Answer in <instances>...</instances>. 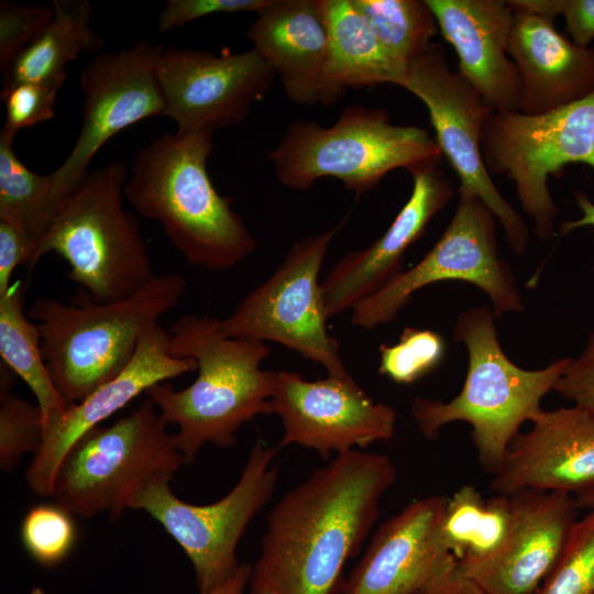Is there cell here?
Returning a JSON list of instances; mask_svg holds the SVG:
<instances>
[{
	"label": "cell",
	"mask_w": 594,
	"mask_h": 594,
	"mask_svg": "<svg viewBox=\"0 0 594 594\" xmlns=\"http://www.w3.org/2000/svg\"><path fill=\"white\" fill-rule=\"evenodd\" d=\"M168 332L170 355L195 360L197 377L180 391L158 383L145 394L161 419L178 428V449L190 464L206 443L229 448L245 422L272 414L276 372L262 369L264 342L224 336L217 317L186 314Z\"/></svg>",
	"instance_id": "3957f363"
},
{
	"label": "cell",
	"mask_w": 594,
	"mask_h": 594,
	"mask_svg": "<svg viewBox=\"0 0 594 594\" xmlns=\"http://www.w3.org/2000/svg\"><path fill=\"white\" fill-rule=\"evenodd\" d=\"M14 372L0 363V468L14 470L21 458L35 454L43 441V415L37 405L12 392Z\"/></svg>",
	"instance_id": "4dcf8cb0"
},
{
	"label": "cell",
	"mask_w": 594,
	"mask_h": 594,
	"mask_svg": "<svg viewBox=\"0 0 594 594\" xmlns=\"http://www.w3.org/2000/svg\"><path fill=\"white\" fill-rule=\"evenodd\" d=\"M480 147L488 173L515 184L534 234L548 240L554 235L558 213L549 177L570 164L594 169V94L542 114L494 111L483 128Z\"/></svg>",
	"instance_id": "9c48e42d"
},
{
	"label": "cell",
	"mask_w": 594,
	"mask_h": 594,
	"mask_svg": "<svg viewBox=\"0 0 594 594\" xmlns=\"http://www.w3.org/2000/svg\"><path fill=\"white\" fill-rule=\"evenodd\" d=\"M328 25L326 106L339 101L348 88L399 86L407 67L382 47L351 0H322Z\"/></svg>",
	"instance_id": "d4e9b609"
},
{
	"label": "cell",
	"mask_w": 594,
	"mask_h": 594,
	"mask_svg": "<svg viewBox=\"0 0 594 594\" xmlns=\"http://www.w3.org/2000/svg\"><path fill=\"white\" fill-rule=\"evenodd\" d=\"M413 190L387 230L363 250L344 254L321 283L328 318L376 294L404 270V254L453 195L438 164L410 172Z\"/></svg>",
	"instance_id": "44dd1931"
},
{
	"label": "cell",
	"mask_w": 594,
	"mask_h": 594,
	"mask_svg": "<svg viewBox=\"0 0 594 594\" xmlns=\"http://www.w3.org/2000/svg\"><path fill=\"white\" fill-rule=\"evenodd\" d=\"M510 521L508 495L485 498L475 486L464 484L447 498L441 531L458 565L463 566L492 556L504 541Z\"/></svg>",
	"instance_id": "4316f807"
},
{
	"label": "cell",
	"mask_w": 594,
	"mask_h": 594,
	"mask_svg": "<svg viewBox=\"0 0 594 594\" xmlns=\"http://www.w3.org/2000/svg\"><path fill=\"white\" fill-rule=\"evenodd\" d=\"M509 444L491 490L572 496L594 488V415L580 406L542 410Z\"/></svg>",
	"instance_id": "d6986e66"
},
{
	"label": "cell",
	"mask_w": 594,
	"mask_h": 594,
	"mask_svg": "<svg viewBox=\"0 0 594 594\" xmlns=\"http://www.w3.org/2000/svg\"><path fill=\"white\" fill-rule=\"evenodd\" d=\"M494 318L487 306L458 316L453 339L469 355L461 392L449 402L416 397L411 404L413 419L429 440H436L448 424L468 422L479 462L493 475L521 425L543 410L541 399L554 391L572 359H557L540 370L519 367L503 351Z\"/></svg>",
	"instance_id": "277c9868"
},
{
	"label": "cell",
	"mask_w": 594,
	"mask_h": 594,
	"mask_svg": "<svg viewBox=\"0 0 594 594\" xmlns=\"http://www.w3.org/2000/svg\"><path fill=\"white\" fill-rule=\"evenodd\" d=\"M395 480L387 455L360 450L314 471L270 510L250 585L273 594H336Z\"/></svg>",
	"instance_id": "6da1fadb"
},
{
	"label": "cell",
	"mask_w": 594,
	"mask_h": 594,
	"mask_svg": "<svg viewBox=\"0 0 594 594\" xmlns=\"http://www.w3.org/2000/svg\"><path fill=\"white\" fill-rule=\"evenodd\" d=\"M127 178L120 161L90 170L35 254L34 265L48 253L63 257L69 279L99 302L127 298L156 277L138 220L123 207Z\"/></svg>",
	"instance_id": "8992f818"
},
{
	"label": "cell",
	"mask_w": 594,
	"mask_h": 594,
	"mask_svg": "<svg viewBox=\"0 0 594 594\" xmlns=\"http://www.w3.org/2000/svg\"><path fill=\"white\" fill-rule=\"evenodd\" d=\"M13 140L0 133V220L20 228L38 245L65 198L55 191L51 174L38 175L19 160Z\"/></svg>",
	"instance_id": "f1b7e54d"
},
{
	"label": "cell",
	"mask_w": 594,
	"mask_h": 594,
	"mask_svg": "<svg viewBox=\"0 0 594 594\" xmlns=\"http://www.w3.org/2000/svg\"><path fill=\"white\" fill-rule=\"evenodd\" d=\"M156 409L146 398L128 416L82 436L58 468L55 504L86 518L107 513L120 519L148 481L173 476L185 462L176 433L167 431Z\"/></svg>",
	"instance_id": "ba28073f"
},
{
	"label": "cell",
	"mask_w": 594,
	"mask_h": 594,
	"mask_svg": "<svg viewBox=\"0 0 594 594\" xmlns=\"http://www.w3.org/2000/svg\"><path fill=\"white\" fill-rule=\"evenodd\" d=\"M252 568L248 562L240 563L237 570L217 587L199 594H243L250 583Z\"/></svg>",
	"instance_id": "b9f144b4"
},
{
	"label": "cell",
	"mask_w": 594,
	"mask_h": 594,
	"mask_svg": "<svg viewBox=\"0 0 594 594\" xmlns=\"http://www.w3.org/2000/svg\"><path fill=\"white\" fill-rule=\"evenodd\" d=\"M268 157L277 179L290 189L307 190L319 178L334 177L362 195L389 172L438 164L442 153L426 129L392 124L385 109L354 105L330 127L292 122Z\"/></svg>",
	"instance_id": "52a82bcc"
},
{
	"label": "cell",
	"mask_w": 594,
	"mask_h": 594,
	"mask_svg": "<svg viewBox=\"0 0 594 594\" xmlns=\"http://www.w3.org/2000/svg\"><path fill=\"white\" fill-rule=\"evenodd\" d=\"M53 8L54 19L47 30L2 74L3 88L23 81H65L69 62L103 46L90 25L92 9L87 0H54Z\"/></svg>",
	"instance_id": "484cf974"
},
{
	"label": "cell",
	"mask_w": 594,
	"mask_h": 594,
	"mask_svg": "<svg viewBox=\"0 0 594 594\" xmlns=\"http://www.w3.org/2000/svg\"><path fill=\"white\" fill-rule=\"evenodd\" d=\"M447 345L433 330L407 327L395 344L380 346L378 373L397 384H413L444 359Z\"/></svg>",
	"instance_id": "1f68e13d"
},
{
	"label": "cell",
	"mask_w": 594,
	"mask_h": 594,
	"mask_svg": "<svg viewBox=\"0 0 594 594\" xmlns=\"http://www.w3.org/2000/svg\"><path fill=\"white\" fill-rule=\"evenodd\" d=\"M278 450L257 439L235 486L211 504L178 498L169 487V475L153 477L134 496L130 509L146 512L184 550L199 593L217 587L239 566L238 543L275 491L278 472L273 461Z\"/></svg>",
	"instance_id": "30bf717a"
},
{
	"label": "cell",
	"mask_w": 594,
	"mask_h": 594,
	"mask_svg": "<svg viewBox=\"0 0 594 594\" xmlns=\"http://www.w3.org/2000/svg\"><path fill=\"white\" fill-rule=\"evenodd\" d=\"M212 134L210 129L177 130L139 147L124 198L140 216L162 226L187 264L229 271L250 256L256 240L209 177Z\"/></svg>",
	"instance_id": "7a4b0ae2"
},
{
	"label": "cell",
	"mask_w": 594,
	"mask_h": 594,
	"mask_svg": "<svg viewBox=\"0 0 594 594\" xmlns=\"http://www.w3.org/2000/svg\"><path fill=\"white\" fill-rule=\"evenodd\" d=\"M385 52L408 63L432 43L437 20L426 0H351Z\"/></svg>",
	"instance_id": "f546056e"
},
{
	"label": "cell",
	"mask_w": 594,
	"mask_h": 594,
	"mask_svg": "<svg viewBox=\"0 0 594 594\" xmlns=\"http://www.w3.org/2000/svg\"><path fill=\"white\" fill-rule=\"evenodd\" d=\"M165 46L139 41L90 61L80 75L82 120L66 160L51 173L55 191L66 198L88 175L89 164L114 134L150 117L164 116L157 65Z\"/></svg>",
	"instance_id": "5bb4252c"
},
{
	"label": "cell",
	"mask_w": 594,
	"mask_h": 594,
	"mask_svg": "<svg viewBox=\"0 0 594 594\" xmlns=\"http://www.w3.org/2000/svg\"><path fill=\"white\" fill-rule=\"evenodd\" d=\"M270 0H169L158 15V31L166 33L196 19L237 12H258Z\"/></svg>",
	"instance_id": "74e56055"
},
{
	"label": "cell",
	"mask_w": 594,
	"mask_h": 594,
	"mask_svg": "<svg viewBox=\"0 0 594 594\" xmlns=\"http://www.w3.org/2000/svg\"><path fill=\"white\" fill-rule=\"evenodd\" d=\"M343 223L293 244L274 273L252 289L233 312L219 319L230 338L273 341L319 363L328 375L351 377L336 339L319 284V272L332 239Z\"/></svg>",
	"instance_id": "8fae6325"
},
{
	"label": "cell",
	"mask_w": 594,
	"mask_h": 594,
	"mask_svg": "<svg viewBox=\"0 0 594 594\" xmlns=\"http://www.w3.org/2000/svg\"><path fill=\"white\" fill-rule=\"evenodd\" d=\"M271 407L283 426L278 449L298 444L324 460L388 440L397 424V410L375 403L352 376L307 381L276 372Z\"/></svg>",
	"instance_id": "2e32d148"
},
{
	"label": "cell",
	"mask_w": 594,
	"mask_h": 594,
	"mask_svg": "<svg viewBox=\"0 0 594 594\" xmlns=\"http://www.w3.org/2000/svg\"><path fill=\"white\" fill-rule=\"evenodd\" d=\"M36 243L20 228L0 220V295L11 287L15 268L26 264L29 271L35 265Z\"/></svg>",
	"instance_id": "ab89813d"
},
{
	"label": "cell",
	"mask_w": 594,
	"mask_h": 594,
	"mask_svg": "<svg viewBox=\"0 0 594 594\" xmlns=\"http://www.w3.org/2000/svg\"><path fill=\"white\" fill-rule=\"evenodd\" d=\"M73 516L58 504H41L29 509L21 524V540L33 560L54 566L69 556L77 538Z\"/></svg>",
	"instance_id": "d6a6232c"
},
{
	"label": "cell",
	"mask_w": 594,
	"mask_h": 594,
	"mask_svg": "<svg viewBox=\"0 0 594 594\" xmlns=\"http://www.w3.org/2000/svg\"><path fill=\"white\" fill-rule=\"evenodd\" d=\"M421 594V593H420Z\"/></svg>",
	"instance_id": "bcb514c9"
},
{
	"label": "cell",
	"mask_w": 594,
	"mask_h": 594,
	"mask_svg": "<svg viewBox=\"0 0 594 594\" xmlns=\"http://www.w3.org/2000/svg\"><path fill=\"white\" fill-rule=\"evenodd\" d=\"M186 290L179 274L156 275L133 295L99 302L81 292L72 304L37 297L28 310L38 328L41 351L53 384L70 406L120 374L142 333L173 308Z\"/></svg>",
	"instance_id": "5b68a950"
},
{
	"label": "cell",
	"mask_w": 594,
	"mask_h": 594,
	"mask_svg": "<svg viewBox=\"0 0 594 594\" xmlns=\"http://www.w3.org/2000/svg\"><path fill=\"white\" fill-rule=\"evenodd\" d=\"M246 35L301 106L326 105L328 25L322 0H270Z\"/></svg>",
	"instance_id": "cb8c5ba5"
},
{
	"label": "cell",
	"mask_w": 594,
	"mask_h": 594,
	"mask_svg": "<svg viewBox=\"0 0 594 594\" xmlns=\"http://www.w3.org/2000/svg\"><path fill=\"white\" fill-rule=\"evenodd\" d=\"M21 282L0 295L1 362L20 376L34 394L45 424L63 414L68 405L55 388L41 351L40 331L24 312Z\"/></svg>",
	"instance_id": "83f0119b"
},
{
	"label": "cell",
	"mask_w": 594,
	"mask_h": 594,
	"mask_svg": "<svg viewBox=\"0 0 594 594\" xmlns=\"http://www.w3.org/2000/svg\"><path fill=\"white\" fill-rule=\"evenodd\" d=\"M399 87L426 106L435 140L460 180L458 194L482 200L501 222L514 253L525 254L529 228L498 191L481 153V134L494 110L450 67L444 47L436 42L408 63Z\"/></svg>",
	"instance_id": "4fadbf2b"
},
{
	"label": "cell",
	"mask_w": 594,
	"mask_h": 594,
	"mask_svg": "<svg viewBox=\"0 0 594 594\" xmlns=\"http://www.w3.org/2000/svg\"><path fill=\"white\" fill-rule=\"evenodd\" d=\"M195 370V360L170 355L168 331L158 323L150 326L120 374L44 424L42 444L25 472L30 490L51 497L63 459L82 436L152 386Z\"/></svg>",
	"instance_id": "e0dca14e"
},
{
	"label": "cell",
	"mask_w": 594,
	"mask_h": 594,
	"mask_svg": "<svg viewBox=\"0 0 594 594\" xmlns=\"http://www.w3.org/2000/svg\"><path fill=\"white\" fill-rule=\"evenodd\" d=\"M554 392L594 415V332L590 334L580 355L571 359Z\"/></svg>",
	"instance_id": "f35d334b"
},
{
	"label": "cell",
	"mask_w": 594,
	"mask_h": 594,
	"mask_svg": "<svg viewBox=\"0 0 594 594\" xmlns=\"http://www.w3.org/2000/svg\"><path fill=\"white\" fill-rule=\"evenodd\" d=\"M421 594H492L472 578L463 573L458 564L438 576Z\"/></svg>",
	"instance_id": "60d3db41"
},
{
	"label": "cell",
	"mask_w": 594,
	"mask_h": 594,
	"mask_svg": "<svg viewBox=\"0 0 594 594\" xmlns=\"http://www.w3.org/2000/svg\"><path fill=\"white\" fill-rule=\"evenodd\" d=\"M579 509H594V488L573 496Z\"/></svg>",
	"instance_id": "ee69618b"
},
{
	"label": "cell",
	"mask_w": 594,
	"mask_h": 594,
	"mask_svg": "<svg viewBox=\"0 0 594 594\" xmlns=\"http://www.w3.org/2000/svg\"><path fill=\"white\" fill-rule=\"evenodd\" d=\"M535 594H594V509L576 520L558 562Z\"/></svg>",
	"instance_id": "836d02e7"
},
{
	"label": "cell",
	"mask_w": 594,
	"mask_h": 594,
	"mask_svg": "<svg viewBox=\"0 0 594 594\" xmlns=\"http://www.w3.org/2000/svg\"><path fill=\"white\" fill-rule=\"evenodd\" d=\"M65 81H23L1 90L6 121L1 134L14 139L22 129L51 120L57 92Z\"/></svg>",
	"instance_id": "e575fe53"
},
{
	"label": "cell",
	"mask_w": 594,
	"mask_h": 594,
	"mask_svg": "<svg viewBox=\"0 0 594 594\" xmlns=\"http://www.w3.org/2000/svg\"><path fill=\"white\" fill-rule=\"evenodd\" d=\"M458 73L494 111H515L520 76L508 55L515 11L504 0H426Z\"/></svg>",
	"instance_id": "7402d4cb"
},
{
	"label": "cell",
	"mask_w": 594,
	"mask_h": 594,
	"mask_svg": "<svg viewBox=\"0 0 594 594\" xmlns=\"http://www.w3.org/2000/svg\"><path fill=\"white\" fill-rule=\"evenodd\" d=\"M554 20L515 11L508 55L520 76L516 111L536 116L594 94V46L565 37Z\"/></svg>",
	"instance_id": "603a6c76"
},
{
	"label": "cell",
	"mask_w": 594,
	"mask_h": 594,
	"mask_svg": "<svg viewBox=\"0 0 594 594\" xmlns=\"http://www.w3.org/2000/svg\"><path fill=\"white\" fill-rule=\"evenodd\" d=\"M275 73L254 50L216 54L208 50L165 47L157 78L165 117L178 131L224 129L244 121L270 90Z\"/></svg>",
	"instance_id": "9a60e30c"
},
{
	"label": "cell",
	"mask_w": 594,
	"mask_h": 594,
	"mask_svg": "<svg viewBox=\"0 0 594 594\" xmlns=\"http://www.w3.org/2000/svg\"><path fill=\"white\" fill-rule=\"evenodd\" d=\"M512 521L488 558L459 569L492 594H535L558 562L576 522L572 495L524 491L508 495Z\"/></svg>",
	"instance_id": "ffe728a7"
},
{
	"label": "cell",
	"mask_w": 594,
	"mask_h": 594,
	"mask_svg": "<svg viewBox=\"0 0 594 594\" xmlns=\"http://www.w3.org/2000/svg\"><path fill=\"white\" fill-rule=\"evenodd\" d=\"M54 19L52 7H30L0 2V68L7 72L13 61L33 44Z\"/></svg>",
	"instance_id": "d590c367"
},
{
	"label": "cell",
	"mask_w": 594,
	"mask_h": 594,
	"mask_svg": "<svg viewBox=\"0 0 594 594\" xmlns=\"http://www.w3.org/2000/svg\"><path fill=\"white\" fill-rule=\"evenodd\" d=\"M250 586H251V591L249 594H273L272 592H270L268 590L264 587L255 586V585H250Z\"/></svg>",
	"instance_id": "f6af8a7d"
},
{
	"label": "cell",
	"mask_w": 594,
	"mask_h": 594,
	"mask_svg": "<svg viewBox=\"0 0 594 594\" xmlns=\"http://www.w3.org/2000/svg\"><path fill=\"white\" fill-rule=\"evenodd\" d=\"M514 11L539 14L551 20L561 15L572 41L583 47L594 38V0H507Z\"/></svg>",
	"instance_id": "8d00e7d4"
},
{
	"label": "cell",
	"mask_w": 594,
	"mask_h": 594,
	"mask_svg": "<svg viewBox=\"0 0 594 594\" xmlns=\"http://www.w3.org/2000/svg\"><path fill=\"white\" fill-rule=\"evenodd\" d=\"M496 220L477 197L459 195L454 215L432 249L410 270L355 305L351 323L365 329L386 324L416 292L442 280L466 282L482 289L496 318L522 311L510 266L498 255Z\"/></svg>",
	"instance_id": "7c38bea8"
},
{
	"label": "cell",
	"mask_w": 594,
	"mask_h": 594,
	"mask_svg": "<svg viewBox=\"0 0 594 594\" xmlns=\"http://www.w3.org/2000/svg\"><path fill=\"white\" fill-rule=\"evenodd\" d=\"M574 198L579 209L582 212V216L576 220H566L561 222L559 229L561 235H565L569 232L583 227H592L594 231V204L585 194L581 191H576L574 194Z\"/></svg>",
	"instance_id": "7bdbcfd3"
},
{
	"label": "cell",
	"mask_w": 594,
	"mask_h": 594,
	"mask_svg": "<svg viewBox=\"0 0 594 594\" xmlns=\"http://www.w3.org/2000/svg\"><path fill=\"white\" fill-rule=\"evenodd\" d=\"M447 498L416 499L382 524L343 580L341 594H420L457 565L441 531Z\"/></svg>",
	"instance_id": "ac0fdd59"
}]
</instances>
